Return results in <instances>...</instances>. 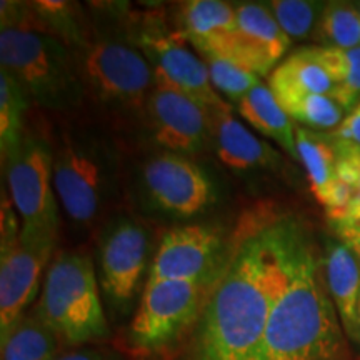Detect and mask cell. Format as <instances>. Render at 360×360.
Instances as JSON below:
<instances>
[{"label": "cell", "instance_id": "obj_1", "mask_svg": "<svg viewBox=\"0 0 360 360\" xmlns=\"http://www.w3.org/2000/svg\"><path fill=\"white\" fill-rule=\"evenodd\" d=\"M278 289L272 224L249 225L237 236L195 323L192 360H254Z\"/></svg>", "mask_w": 360, "mask_h": 360}, {"label": "cell", "instance_id": "obj_2", "mask_svg": "<svg viewBox=\"0 0 360 360\" xmlns=\"http://www.w3.org/2000/svg\"><path fill=\"white\" fill-rule=\"evenodd\" d=\"M272 244L281 289L254 360H342L344 327L312 245L287 220L272 222Z\"/></svg>", "mask_w": 360, "mask_h": 360}, {"label": "cell", "instance_id": "obj_3", "mask_svg": "<svg viewBox=\"0 0 360 360\" xmlns=\"http://www.w3.org/2000/svg\"><path fill=\"white\" fill-rule=\"evenodd\" d=\"M65 42L42 27L4 25L0 64L17 79L30 101L51 110H72L84 101L77 60Z\"/></svg>", "mask_w": 360, "mask_h": 360}, {"label": "cell", "instance_id": "obj_4", "mask_svg": "<svg viewBox=\"0 0 360 360\" xmlns=\"http://www.w3.org/2000/svg\"><path fill=\"white\" fill-rule=\"evenodd\" d=\"M34 314L60 344L82 345L109 335L94 262L77 252H58L45 274Z\"/></svg>", "mask_w": 360, "mask_h": 360}, {"label": "cell", "instance_id": "obj_5", "mask_svg": "<svg viewBox=\"0 0 360 360\" xmlns=\"http://www.w3.org/2000/svg\"><path fill=\"white\" fill-rule=\"evenodd\" d=\"M115 182V154L101 139L70 135L53 152V187L72 222L92 224L114 195Z\"/></svg>", "mask_w": 360, "mask_h": 360}, {"label": "cell", "instance_id": "obj_6", "mask_svg": "<svg viewBox=\"0 0 360 360\" xmlns=\"http://www.w3.org/2000/svg\"><path fill=\"white\" fill-rule=\"evenodd\" d=\"M8 197L20 219V242L56 244L58 199L53 187V152L35 135H24L4 157Z\"/></svg>", "mask_w": 360, "mask_h": 360}, {"label": "cell", "instance_id": "obj_7", "mask_svg": "<svg viewBox=\"0 0 360 360\" xmlns=\"http://www.w3.org/2000/svg\"><path fill=\"white\" fill-rule=\"evenodd\" d=\"M75 60L85 96L114 110L146 109L155 87L154 70L132 44L94 40L77 49Z\"/></svg>", "mask_w": 360, "mask_h": 360}, {"label": "cell", "instance_id": "obj_8", "mask_svg": "<svg viewBox=\"0 0 360 360\" xmlns=\"http://www.w3.org/2000/svg\"><path fill=\"white\" fill-rule=\"evenodd\" d=\"M217 278L147 281L129 328L130 344L148 354L170 347L199 321Z\"/></svg>", "mask_w": 360, "mask_h": 360}, {"label": "cell", "instance_id": "obj_9", "mask_svg": "<svg viewBox=\"0 0 360 360\" xmlns=\"http://www.w3.org/2000/svg\"><path fill=\"white\" fill-rule=\"evenodd\" d=\"M132 45L143 53L154 70L155 87L184 94L209 115L225 102L210 82L204 58L195 56L175 32H167L154 20H147L134 32Z\"/></svg>", "mask_w": 360, "mask_h": 360}, {"label": "cell", "instance_id": "obj_10", "mask_svg": "<svg viewBox=\"0 0 360 360\" xmlns=\"http://www.w3.org/2000/svg\"><path fill=\"white\" fill-rule=\"evenodd\" d=\"M236 20V29L200 49V57L236 62L259 77L270 75L289 51L292 40L265 4H238Z\"/></svg>", "mask_w": 360, "mask_h": 360}, {"label": "cell", "instance_id": "obj_11", "mask_svg": "<svg viewBox=\"0 0 360 360\" xmlns=\"http://www.w3.org/2000/svg\"><path fill=\"white\" fill-rule=\"evenodd\" d=\"M141 186L154 209L174 217H193L215 200L212 180L187 155L164 154L150 157L142 165Z\"/></svg>", "mask_w": 360, "mask_h": 360}, {"label": "cell", "instance_id": "obj_12", "mask_svg": "<svg viewBox=\"0 0 360 360\" xmlns=\"http://www.w3.org/2000/svg\"><path fill=\"white\" fill-rule=\"evenodd\" d=\"M98 282L110 302L119 307L132 302L146 274L150 236L142 224L120 217L103 229L98 238Z\"/></svg>", "mask_w": 360, "mask_h": 360}, {"label": "cell", "instance_id": "obj_13", "mask_svg": "<svg viewBox=\"0 0 360 360\" xmlns=\"http://www.w3.org/2000/svg\"><path fill=\"white\" fill-rule=\"evenodd\" d=\"M224 242L209 225H180L162 237L147 281H209L222 272Z\"/></svg>", "mask_w": 360, "mask_h": 360}, {"label": "cell", "instance_id": "obj_14", "mask_svg": "<svg viewBox=\"0 0 360 360\" xmlns=\"http://www.w3.org/2000/svg\"><path fill=\"white\" fill-rule=\"evenodd\" d=\"M143 112L152 139L165 152L199 154L212 141L210 115L184 94L154 87Z\"/></svg>", "mask_w": 360, "mask_h": 360}, {"label": "cell", "instance_id": "obj_15", "mask_svg": "<svg viewBox=\"0 0 360 360\" xmlns=\"http://www.w3.org/2000/svg\"><path fill=\"white\" fill-rule=\"evenodd\" d=\"M53 245L17 240L0 249V339L24 317L37 295Z\"/></svg>", "mask_w": 360, "mask_h": 360}, {"label": "cell", "instance_id": "obj_16", "mask_svg": "<svg viewBox=\"0 0 360 360\" xmlns=\"http://www.w3.org/2000/svg\"><path fill=\"white\" fill-rule=\"evenodd\" d=\"M212 141L219 160L236 172H250L260 169H276L281 155L255 134H252L233 115V105L225 101L210 114Z\"/></svg>", "mask_w": 360, "mask_h": 360}, {"label": "cell", "instance_id": "obj_17", "mask_svg": "<svg viewBox=\"0 0 360 360\" xmlns=\"http://www.w3.org/2000/svg\"><path fill=\"white\" fill-rule=\"evenodd\" d=\"M323 277L342 327L350 339L360 342V262L345 242H332L323 259Z\"/></svg>", "mask_w": 360, "mask_h": 360}, {"label": "cell", "instance_id": "obj_18", "mask_svg": "<svg viewBox=\"0 0 360 360\" xmlns=\"http://www.w3.org/2000/svg\"><path fill=\"white\" fill-rule=\"evenodd\" d=\"M238 115L255 132L270 139L294 160H299L297 152V125L285 114L281 103L270 90L269 84L260 82L237 103Z\"/></svg>", "mask_w": 360, "mask_h": 360}, {"label": "cell", "instance_id": "obj_19", "mask_svg": "<svg viewBox=\"0 0 360 360\" xmlns=\"http://www.w3.org/2000/svg\"><path fill=\"white\" fill-rule=\"evenodd\" d=\"M236 6L220 0H191L179 8L175 34L199 52L207 44L236 29Z\"/></svg>", "mask_w": 360, "mask_h": 360}, {"label": "cell", "instance_id": "obj_20", "mask_svg": "<svg viewBox=\"0 0 360 360\" xmlns=\"http://www.w3.org/2000/svg\"><path fill=\"white\" fill-rule=\"evenodd\" d=\"M300 51L327 72L334 82L332 97L349 114L360 102V47L328 49L317 45Z\"/></svg>", "mask_w": 360, "mask_h": 360}, {"label": "cell", "instance_id": "obj_21", "mask_svg": "<svg viewBox=\"0 0 360 360\" xmlns=\"http://www.w3.org/2000/svg\"><path fill=\"white\" fill-rule=\"evenodd\" d=\"M297 152L307 172L310 188L321 204L339 180L337 177V154L330 135L297 127Z\"/></svg>", "mask_w": 360, "mask_h": 360}, {"label": "cell", "instance_id": "obj_22", "mask_svg": "<svg viewBox=\"0 0 360 360\" xmlns=\"http://www.w3.org/2000/svg\"><path fill=\"white\" fill-rule=\"evenodd\" d=\"M60 340L34 312L24 315L0 339L2 360H53Z\"/></svg>", "mask_w": 360, "mask_h": 360}, {"label": "cell", "instance_id": "obj_23", "mask_svg": "<svg viewBox=\"0 0 360 360\" xmlns=\"http://www.w3.org/2000/svg\"><path fill=\"white\" fill-rule=\"evenodd\" d=\"M276 98L297 127L300 125L312 132H334L345 117V110L332 96L283 92L277 94Z\"/></svg>", "mask_w": 360, "mask_h": 360}, {"label": "cell", "instance_id": "obj_24", "mask_svg": "<svg viewBox=\"0 0 360 360\" xmlns=\"http://www.w3.org/2000/svg\"><path fill=\"white\" fill-rule=\"evenodd\" d=\"M269 87L274 96L283 92H307L332 96L334 82L317 62L297 51L278 64L269 75Z\"/></svg>", "mask_w": 360, "mask_h": 360}, {"label": "cell", "instance_id": "obj_25", "mask_svg": "<svg viewBox=\"0 0 360 360\" xmlns=\"http://www.w3.org/2000/svg\"><path fill=\"white\" fill-rule=\"evenodd\" d=\"M29 94L7 70H0V150L2 159L24 139V117Z\"/></svg>", "mask_w": 360, "mask_h": 360}, {"label": "cell", "instance_id": "obj_26", "mask_svg": "<svg viewBox=\"0 0 360 360\" xmlns=\"http://www.w3.org/2000/svg\"><path fill=\"white\" fill-rule=\"evenodd\" d=\"M314 39L319 47H360V13L357 4L326 2Z\"/></svg>", "mask_w": 360, "mask_h": 360}, {"label": "cell", "instance_id": "obj_27", "mask_svg": "<svg viewBox=\"0 0 360 360\" xmlns=\"http://www.w3.org/2000/svg\"><path fill=\"white\" fill-rule=\"evenodd\" d=\"M274 19L290 40L314 37L326 2L310 0H270L265 2Z\"/></svg>", "mask_w": 360, "mask_h": 360}, {"label": "cell", "instance_id": "obj_28", "mask_svg": "<svg viewBox=\"0 0 360 360\" xmlns=\"http://www.w3.org/2000/svg\"><path fill=\"white\" fill-rule=\"evenodd\" d=\"M204 58L207 70H209L210 82H212L215 92L222 94L229 103L233 107L244 98L252 89L260 84V77L254 72L244 69L236 62L225 60L219 57H202Z\"/></svg>", "mask_w": 360, "mask_h": 360}, {"label": "cell", "instance_id": "obj_29", "mask_svg": "<svg viewBox=\"0 0 360 360\" xmlns=\"http://www.w3.org/2000/svg\"><path fill=\"white\" fill-rule=\"evenodd\" d=\"M330 137L360 147V102L349 114H345L342 124L330 134Z\"/></svg>", "mask_w": 360, "mask_h": 360}, {"label": "cell", "instance_id": "obj_30", "mask_svg": "<svg viewBox=\"0 0 360 360\" xmlns=\"http://www.w3.org/2000/svg\"><path fill=\"white\" fill-rule=\"evenodd\" d=\"M335 225H337V231H339V229L359 227L360 225V179L357 186L354 187L352 200H350L349 207L344 210V214L340 215Z\"/></svg>", "mask_w": 360, "mask_h": 360}, {"label": "cell", "instance_id": "obj_31", "mask_svg": "<svg viewBox=\"0 0 360 360\" xmlns=\"http://www.w3.org/2000/svg\"><path fill=\"white\" fill-rule=\"evenodd\" d=\"M53 360H120L115 355L101 352V350L85 349V350H72L67 354H58Z\"/></svg>", "mask_w": 360, "mask_h": 360}, {"label": "cell", "instance_id": "obj_32", "mask_svg": "<svg viewBox=\"0 0 360 360\" xmlns=\"http://www.w3.org/2000/svg\"><path fill=\"white\" fill-rule=\"evenodd\" d=\"M339 236H340V240L345 242L350 247V250L354 252L355 257L359 259L360 262V232L357 229H339Z\"/></svg>", "mask_w": 360, "mask_h": 360}, {"label": "cell", "instance_id": "obj_33", "mask_svg": "<svg viewBox=\"0 0 360 360\" xmlns=\"http://www.w3.org/2000/svg\"><path fill=\"white\" fill-rule=\"evenodd\" d=\"M359 323H360V302H359Z\"/></svg>", "mask_w": 360, "mask_h": 360}, {"label": "cell", "instance_id": "obj_34", "mask_svg": "<svg viewBox=\"0 0 360 360\" xmlns=\"http://www.w3.org/2000/svg\"><path fill=\"white\" fill-rule=\"evenodd\" d=\"M350 229H352V227H350ZM354 229H357V231L360 232V225H359V227H354Z\"/></svg>", "mask_w": 360, "mask_h": 360}, {"label": "cell", "instance_id": "obj_35", "mask_svg": "<svg viewBox=\"0 0 360 360\" xmlns=\"http://www.w3.org/2000/svg\"><path fill=\"white\" fill-rule=\"evenodd\" d=\"M357 7H359V13H360V2L357 4Z\"/></svg>", "mask_w": 360, "mask_h": 360}]
</instances>
